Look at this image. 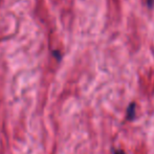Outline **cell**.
<instances>
[{"instance_id": "1", "label": "cell", "mask_w": 154, "mask_h": 154, "mask_svg": "<svg viewBox=\"0 0 154 154\" xmlns=\"http://www.w3.org/2000/svg\"><path fill=\"white\" fill-rule=\"evenodd\" d=\"M135 103H131L129 106H128L127 108V119L129 121H132L134 120V118H135Z\"/></svg>"}, {"instance_id": "3", "label": "cell", "mask_w": 154, "mask_h": 154, "mask_svg": "<svg viewBox=\"0 0 154 154\" xmlns=\"http://www.w3.org/2000/svg\"><path fill=\"white\" fill-rule=\"evenodd\" d=\"M113 154H126L122 150H113Z\"/></svg>"}, {"instance_id": "2", "label": "cell", "mask_w": 154, "mask_h": 154, "mask_svg": "<svg viewBox=\"0 0 154 154\" xmlns=\"http://www.w3.org/2000/svg\"><path fill=\"white\" fill-rule=\"evenodd\" d=\"M147 5L149 6V8H153L154 5V0H147Z\"/></svg>"}]
</instances>
